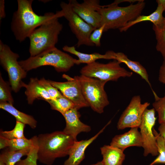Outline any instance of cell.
<instances>
[{
	"mask_svg": "<svg viewBox=\"0 0 165 165\" xmlns=\"http://www.w3.org/2000/svg\"><path fill=\"white\" fill-rule=\"evenodd\" d=\"M78 81L89 107L98 113L103 112L109 102L104 86L107 82L81 75L74 77Z\"/></svg>",
	"mask_w": 165,
	"mask_h": 165,
	"instance_id": "6",
	"label": "cell"
},
{
	"mask_svg": "<svg viewBox=\"0 0 165 165\" xmlns=\"http://www.w3.org/2000/svg\"><path fill=\"white\" fill-rule=\"evenodd\" d=\"M74 11L95 29L101 26V16L98 12L101 6L99 0H84L82 3L76 0L69 1Z\"/></svg>",
	"mask_w": 165,
	"mask_h": 165,
	"instance_id": "13",
	"label": "cell"
},
{
	"mask_svg": "<svg viewBox=\"0 0 165 165\" xmlns=\"http://www.w3.org/2000/svg\"><path fill=\"white\" fill-rule=\"evenodd\" d=\"M63 17L68 22L72 31L75 35L78 41L77 46H94L90 41V36L95 29L87 23L73 10L71 4L62 2L60 4Z\"/></svg>",
	"mask_w": 165,
	"mask_h": 165,
	"instance_id": "9",
	"label": "cell"
},
{
	"mask_svg": "<svg viewBox=\"0 0 165 165\" xmlns=\"http://www.w3.org/2000/svg\"><path fill=\"white\" fill-rule=\"evenodd\" d=\"M100 150L103 165H122L125 158L123 151L110 145H104Z\"/></svg>",
	"mask_w": 165,
	"mask_h": 165,
	"instance_id": "19",
	"label": "cell"
},
{
	"mask_svg": "<svg viewBox=\"0 0 165 165\" xmlns=\"http://www.w3.org/2000/svg\"><path fill=\"white\" fill-rule=\"evenodd\" d=\"M32 138L33 141V145L30 152L27 155V158L23 160H21L16 165H37L38 146L37 136H34Z\"/></svg>",
	"mask_w": 165,
	"mask_h": 165,
	"instance_id": "29",
	"label": "cell"
},
{
	"mask_svg": "<svg viewBox=\"0 0 165 165\" xmlns=\"http://www.w3.org/2000/svg\"><path fill=\"white\" fill-rule=\"evenodd\" d=\"M38 160L51 165L57 158L69 155L75 141L63 131H56L37 136Z\"/></svg>",
	"mask_w": 165,
	"mask_h": 165,
	"instance_id": "2",
	"label": "cell"
},
{
	"mask_svg": "<svg viewBox=\"0 0 165 165\" xmlns=\"http://www.w3.org/2000/svg\"><path fill=\"white\" fill-rule=\"evenodd\" d=\"M33 0H18L17 10L13 13L11 28L16 39L20 42L24 41L38 27L57 16L63 17L62 11L55 13L48 12L38 15L33 10Z\"/></svg>",
	"mask_w": 165,
	"mask_h": 165,
	"instance_id": "1",
	"label": "cell"
},
{
	"mask_svg": "<svg viewBox=\"0 0 165 165\" xmlns=\"http://www.w3.org/2000/svg\"><path fill=\"white\" fill-rule=\"evenodd\" d=\"M0 165H6V164L2 161L0 160Z\"/></svg>",
	"mask_w": 165,
	"mask_h": 165,
	"instance_id": "40",
	"label": "cell"
},
{
	"mask_svg": "<svg viewBox=\"0 0 165 165\" xmlns=\"http://www.w3.org/2000/svg\"><path fill=\"white\" fill-rule=\"evenodd\" d=\"M31 148L18 151H11L8 148L1 154L0 160L2 161L6 165H16L22 157L28 155Z\"/></svg>",
	"mask_w": 165,
	"mask_h": 165,
	"instance_id": "23",
	"label": "cell"
},
{
	"mask_svg": "<svg viewBox=\"0 0 165 165\" xmlns=\"http://www.w3.org/2000/svg\"><path fill=\"white\" fill-rule=\"evenodd\" d=\"M145 6L144 0L136 4L120 7L114 2L106 6H101L98 12L101 16V26L104 24V32L110 29L123 28L128 22L140 15Z\"/></svg>",
	"mask_w": 165,
	"mask_h": 165,
	"instance_id": "3",
	"label": "cell"
},
{
	"mask_svg": "<svg viewBox=\"0 0 165 165\" xmlns=\"http://www.w3.org/2000/svg\"><path fill=\"white\" fill-rule=\"evenodd\" d=\"M54 17L35 30L29 36V51L30 56H36L47 50L55 47L63 25Z\"/></svg>",
	"mask_w": 165,
	"mask_h": 165,
	"instance_id": "4",
	"label": "cell"
},
{
	"mask_svg": "<svg viewBox=\"0 0 165 165\" xmlns=\"http://www.w3.org/2000/svg\"><path fill=\"white\" fill-rule=\"evenodd\" d=\"M149 105L150 103L148 102L141 104L139 95L133 97L119 118L117 125L118 130H123L127 128H139L143 114Z\"/></svg>",
	"mask_w": 165,
	"mask_h": 165,
	"instance_id": "11",
	"label": "cell"
},
{
	"mask_svg": "<svg viewBox=\"0 0 165 165\" xmlns=\"http://www.w3.org/2000/svg\"><path fill=\"white\" fill-rule=\"evenodd\" d=\"M0 108L12 115L16 121L28 125L33 129L36 127L37 121L32 116L20 111L13 105L7 102H0Z\"/></svg>",
	"mask_w": 165,
	"mask_h": 165,
	"instance_id": "21",
	"label": "cell"
},
{
	"mask_svg": "<svg viewBox=\"0 0 165 165\" xmlns=\"http://www.w3.org/2000/svg\"><path fill=\"white\" fill-rule=\"evenodd\" d=\"M158 130L159 132V134L165 140V123L160 124Z\"/></svg>",
	"mask_w": 165,
	"mask_h": 165,
	"instance_id": "37",
	"label": "cell"
},
{
	"mask_svg": "<svg viewBox=\"0 0 165 165\" xmlns=\"http://www.w3.org/2000/svg\"><path fill=\"white\" fill-rule=\"evenodd\" d=\"M12 89L3 79L0 74V102H7L13 105L14 100L11 94Z\"/></svg>",
	"mask_w": 165,
	"mask_h": 165,
	"instance_id": "31",
	"label": "cell"
},
{
	"mask_svg": "<svg viewBox=\"0 0 165 165\" xmlns=\"http://www.w3.org/2000/svg\"><path fill=\"white\" fill-rule=\"evenodd\" d=\"M164 11L163 6L158 4L156 9L153 13L147 16L140 15L134 20L128 22L119 30L121 32L126 31L133 25L145 21H150L153 23V26H158L162 24L164 20L165 17L163 16V13Z\"/></svg>",
	"mask_w": 165,
	"mask_h": 165,
	"instance_id": "20",
	"label": "cell"
},
{
	"mask_svg": "<svg viewBox=\"0 0 165 165\" xmlns=\"http://www.w3.org/2000/svg\"><path fill=\"white\" fill-rule=\"evenodd\" d=\"M105 27L104 24L96 28L91 34L90 38L91 42L94 46L99 47L101 46L100 40Z\"/></svg>",
	"mask_w": 165,
	"mask_h": 165,
	"instance_id": "33",
	"label": "cell"
},
{
	"mask_svg": "<svg viewBox=\"0 0 165 165\" xmlns=\"http://www.w3.org/2000/svg\"><path fill=\"white\" fill-rule=\"evenodd\" d=\"M40 83L44 88L50 96L51 99H55L63 95L56 88L53 86L44 78H42L39 80Z\"/></svg>",
	"mask_w": 165,
	"mask_h": 165,
	"instance_id": "32",
	"label": "cell"
},
{
	"mask_svg": "<svg viewBox=\"0 0 165 165\" xmlns=\"http://www.w3.org/2000/svg\"><path fill=\"white\" fill-rule=\"evenodd\" d=\"M18 54L13 52L8 45L0 40V63L7 72L12 90L18 92L22 87V80L27 73L17 61Z\"/></svg>",
	"mask_w": 165,
	"mask_h": 165,
	"instance_id": "8",
	"label": "cell"
},
{
	"mask_svg": "<svg viewBox=\"0 0 165 165\" xmlns=\"http://www.w3.org/2000/svg\"><path fill=\"white\" fill-rule=\"evenodd\" d=\"M91 165H103L101 161H99L96 163L91 164Z\"/></svg>",
	"mask_w": 165,
	"mask_h": 165,
	"instance_id": "39",
	"label": "cell"
},
{
	"mask_svg": "<svg viewBox=\"0 0 165 165\" xmlns=\"http://www.w3.org/2000/svg\"><path fill=\"white\" fill-rule=\"evenodd\" d=\"M76 60L55 47L18 62L27 72L42 66H51L57 72H61L69 71L75 64Z\"/></svg>",
	"mask_w": 165,
	"mask_h": 165,
	"instance_id": "5",
	"label": "cell"
},
{
	"mask_svg": "<svg viewBox=\"0 0 165 165\" xmlns=\"http://www.w3.org/2000/svg\"><path fill=\"white\" fill-rule=\"evenodd\" d=\"M153 131L156 138L159 156L149 165H154L158 163L165 164V140L154 128Z\"/></svg>",
	"mask_w": 165,
	"mask_h": 165,
	"instance_id": "27",
	"label": "cell"
},
{
	"mask_svg": "<svg viewBox=\"0 0 165 165\" xmlns=\"http://www.w3.org/2000/svg\"><path fill=\"white\" fill-rule=\"evenodd\" d=\"M152 91L155 99L152 106L158 113V122L160 124L165 123V93L164 96L160 97L153 90Z\"/></svg>",
	"mask_w": 165,
	"mask_h": 165,
	"instance_id": "28",
	"label": "cell"
},
{
	"mask_svg": "<svg viewBox=\"0 0 165 165\" xmlns=\"http://www.w3.org/2000/svg\"><path fill=\"white\" fill-rule=\"evenodd\" d=\"M66 122V126L63 131L77 141V135L81 132L87 133L91 130V127L82 122L80 114L75 108L67 111L63 115Z\"/></svg>",
	"mask_w": 165,
	"mask_h": 165,
	"instance_id": "14",
	"label": "cell"
},
{
	"mask_svg": "<svg viewBox=\"0 0 165 165\" xmlns=\"http://www.w3.org/2000/svg\"><path fill=\"white\" fill-rule=\"evenodd\" d=\"M33 144L32 138H26L7 139L8 148L13 151H20L31 148Z\"/></svg>",
	"mask_w": 165,
	"mask_h": 165,
	"instance_id": "26",
	"label": "cell"
},
{
	"mask_svg": "<svg viewBox=\"0 0 165 165\" xmlns=\"http://www.w3.org/2000/svg\"><path fill=\"white\" fill-rule=\"evenodd\" d=\"M120 63L114 60L107 64L95 61L87 64L80 70L81 75L107 82L117 81L121 77H130L133 72L121 66Z\"/></svg>",
	"mask_w": 165,
	"mask_h": 165,
	"instance_id": "7",
	"label": "cell"
},
{
	"mask_svg": "<svg viewBox=\"0 0 165 165\" xmlns=\"http://www.w3.org/2000/svg\"><path fill=\"white\" fill-rule=\"evenodd\" d=\"M153 29L157 41L156 49L164 58L165 57V18L161 24L158 26L153 25Z\"/></svg>",
	"mask_w": 165,
	"mask_h": 165,
	"instance_id": "25",
	"label": "cell"
},
{
	"mask_svg": "<svg viewBox=\"0 0 165 165\" xmlns=\"http://www.w3.org/2000/svg\"><path fill=\"white\" fill-rule=\"evenodd\" d=\"M64 77L67 81L58 82L48 80L54 87L57 88L62 94L70 100L78 110L84 107H89L83 95L80 86L77 80L64 75Z\"/></svg>",
	"mask_w": 165,
	"mask_h": 165,
	"instance_id": "12",
	"label": "cell"
},
{
	"mask_svg": "<svg viewBox=\"0 0 165 165\" xmlns=\"http://www.w3.org/2000/svg\"><path fill=\"white\" fill-rule=\"evenodd\" d=\"M138 127H133L123 134L117 135L112 139L110 145L123 151L131 146L142 147L143 142Z\"/></svg>",
	"mask_w": 165,
	"mask_h": 165,
	"instance_id": "16",
	"label": "cell"
},
{
	"mask_svg": "<svg viewBox=\"0 0 165 165\" xmlns=\"http://www.w3.org/2000/svg\"><path fill=\"white\" fill-rule=\"evenodd\" d=\"M46 101L50 104L52 109L59 112L62 115L69 109L75 107L74 104L63 95L56 99H51Z\"/></svg>",
	"mask_w": 165,
	"mask_h": 165,
	"instance_id": "24",
	"label": "cell"
},
{
	"mask_svg": "<svg viewBox=\"0 0 165 165\" xmlns=\"http://www.w3.org/2000/svg\"><path fill=\"white\" fill-rule=\"evenodd\" d=\"M115 60L120 64H125L130 69L139 75L148 84L152 89V91L153 90L148 79L147 71L139 62L129 59L126 55L121 52L116 53Z\"/></svg>",
	"mask_w": 165,
	"mask_h": 165,
	"instance_id": "22",
	"label": "cell"
},
{
	"mask_svg": "<svg viewBox=\"0 0 165 165\" xmlns=\"http://www.w3.org/2000/svg\"><path fill=\"white\" fill-rule=\"evenodd\" d=\"M5 1L0 0V20L5 18L6 15L5 12Z\"/></svg>",
	"mask_w": 165,
	"mask_h": 165,
	"instance_id": "35",
	"label": "cell"
},
{
	"mask_svg": "<svg viewBox=\"0 0 165 165\" xmlns=\"http://www.w3.org/2000/svg\"><path fill=\"white\" fill-rule=\"evenodd\" d=\"M155 110L146 108L144 112L139 127L142 140L143 156H147L151 154L152 156L158 155L156 138L153 131L157 118Z\"/></svg>",
	"mask_w": 165,
	"mask_h": 165,
	"instance_id": "10",
	"label": "cell"
},
{
	"mask_svg": "<svg viewBox=\"0 0 165 165\" xmlns=\"http://www.w3.org/2000/svg\"><path fill=\"white\" fill-rule=\"evenodd\" d=\"M65 51L74 54L78 57L76 61L75 64L78 65L81 63L88 64L99 59L115 60L116 53L112 51H108L105 54H101L97 53L87 54L80 52L76 50L74 46H70L65 45L62 48Z\"/></svg>",
	"mask_w": 165,
	"mask_h": 165,
	"instance_id": "18",
	"label": "cell"
},
{
	"mask_svg": "<svg viewBox=\"0 0 165 165\" xmlns=\"http://www.w3.org/2000/svg\"><path fill=\"white\" fill-rule=\"evenodd\" d=\"M110 123V122H109L91 138L88 139L75 141L68 155L69 157L65 161L63 165H79L85 158V151L86 148L104 131Z\"/></svg>",
	"mask_w": 165,
	"mask_h": 165,
	"instance_id": "15",
	"label": "cell"
},
{
	"mask_svg": "<svg viewBox=\"0 0 165 165\" xmlns=\"http://www.w3.org/2000/svg\"><path fill=\"white\" fill-rule=\"evenodd\" d=\"M158 4L161 5L165 11V0H157L156 1Z\"/></svg>",
	"mask_w": 165,
	"mask_h": 165,
	"instance_id": "38",
	"label": "cell"
},
{
	"mask_svg": "<svg viewBox=\"0 0 165 165\" xmlns=\"http://www.w3.org/2000/svg\"><path fill=\"white\" fill-rule=\"evenodd\" d=\"M164 58V60H165V57L163 58Z\"/></svg>",
	"mask_w": 165,
	"mask_h": 165,
	"instance_id": "42",
	"label": "cell"
},
{
	"mask_svg": "<svg viewBox=\"0 0 165 165\" xmlns=\"http://www.w3.org/2000/svg\"><path fill=\"white\" fill-rule=\"evenodd\" d=\"M40 1L41 2H42L44 3H46V2H47L48 1H48V0H40Z\"/></svg>",
	"mask_w": 165,
	"mask_h": 165,
	"instance_id": "41",
	"label": "cell"
},
{
	"mask_svg": "<svg viewBox=\"0 0 165 165\" xmlns=\"http://www.w3.org/2000/svg\"><path fill=\"white\" fill-rule=\"evenodd\" d=\"M21 87L25 88V94L28 103L32 105L36 99L45 101L51 99L50 96L44 88L40 83L37 78H30L28 84L22 82Z\"/></svg>",
	"mask_w": 165,
	"mask_h": 165,
	"instance_id": "17",
	"label": "cell"
},
{
	"mask_svg": "<svg viewBox=\"0 0 165 165\" xmlns=\"http://www.w3.org/2000/svg\"><path fill=\"white\" fill-rule=\"evenodd\" d=\"M159 81L161 83L165 84V60H164L159 71Z\"/></svg>",
	"mask_w": 165,
	"mask_h": 165,
	"instance_id": "34",
	"label": "cell"
},
{
	"mask_svg": "<svg viewBox=\"0 0 165 165\" xmlns=\"http://www.w3.org/2000/svg\"><path fill=\"white\" fill-rule=\"evenodd\" d=\"M25 124L16 121L14 128L10 131L1 130L0 136L8 139L24 138V130Z\"/></svg>",
	"mask_w": 165,
	"mask_h": 165,
	"instance_id": "30",
	"label": "cell"
},
{
	"mask_svg": "<svg viewBox=\"0 0 165 165\" xmlns=\"http://www.w3.org/2000/svg\"><path fill=\"white\" fill-rule=\"evenodd\" d=\"M8 147L7 139L0 136V149H4Z\"/></svg>",
	"mask_w": 165,
	"mask_h": 165,
	"instance_id": "36",
	"label": "cell"
}]
</instances>
